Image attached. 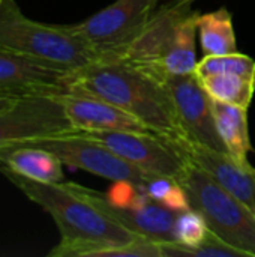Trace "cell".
Returning a JSON list of instances; mask_svg holds the SVG:
<instances>
[{
	"instance_id": "cell-1",
	"label": "cell",
	"mask_w": 255,
	"mask_h": 257,
	"mask_svg": "<svg viewBox=\"0 0 255 257\" xmlns=\"http://www.w3.org/2000/svg\"><path fill=\"white\" fill-rule=\"evenodd\" d=\"M0 172L54 220L60 241L50 257H164L161 244L117 224L89 203L72 182H38L3 166Z\"/></svg>"
},
{
	"instance_id": "cell-2",
	"label": "cell",
	"mask_w": 255,
	"mask_h": 257,
	"mask_svg": "<svg viewBox=\"0 0 255 257\" xmlns=\"http://www.w3.org/2000/svg\"><path fill=\"white\" fill-rule=\"evenodd\" d=\"M68 90L111 102L165 139L185 140L167 83L120 62L93 60L69 72Z\"/></svg>"
},
{
	"instance_id": "cell-3",
	"label": "cell",
	"mask_w": 255,
	"mask_h": 257,
	"mask_svg": "<svg viewBox=\"0 0 255 257\" xmlns=\"http://www.w3.org/2000/svg\"><path fill=\"white\" fill-rule=\"evenodd\" d=\"M194 3L195 0L165 2L125 45L96 60L120 62L164 83L173 75L194 74L200 15Z\"/></svg>"
},
{
	"instance_id": "cell-4",
	"label": "cell",
	"mask_w": 255,
	"mask_h": 257,
	"mask_svg": "<svg viewBox=\"0 0 255 257\" xmlns=\"http://www.w3.org/2000/svg\"><path fill=\"white\" fill-rule=\"evenodd\" d=\"M0 47L68 72L96 60L95 50L71 26L30 20L14 0H3L0 3Z\"/></svg>"
},
{
	"instance_id": "cell-5",
	"label": "cell",
	"mask_w": 255,
	"mask_h": 257,
	"mask_svg": "<svg viewBox=\"0 0 255 257\" xmlns=\"http://www.w3.org/2000/svg\"><path fill=\"white\" fill-rule=\"evenodd\" d=\"M188 203L210 232L246 257H255V217L210 173L189 161L179 179Z\"/></svg>"
},
{
	"instance_id": "cell-6",
	"label": "cell",
	"mask_w": 255,
	"mask_h": 257,
	"mask_svg": "<svg viewBox=\"0 0 255 257\" xmlns=\"http://www.w3.org/2000/svg\"><path fill=\"white\" fill-rule=\"evenodd\" d=\"M17 145L47 149L56 154L63 164L72 169H80L114 184L128 185L140 191L150 176L81 131L29 140Z\"/></svg>"
},
{
	"instance_id": "cell-7",
	"label": "cell",
	"mask_w": 255,
	"mask_h": 257,
	"mask_svg": "<svg viewBox=\"0 0 255 257\" xmlns=\"http://www.w3.org/2000/svg\"><path fill=\"white\" fill-rule=\"evenodd\" d=\"M84 134L147 175L167 176L179 182L191 161L179 143L150 131H95Z\"/></svg>"
},
{
	"instance_id": "cell-8",
	"label": "cell",
	"mask_w": 255,
	"mask_h": 257,
	"mask_svg": "<svg viewBox=\"0 0 255 257\" xmlns=\"http://www.w3.org/2000/svg\"><path fill=\"white\" fill-rule=\"evenodd\" d=\"M74 187L89 203L131 233L158 244L176 242L174 227L180 211L152 200L140 190H135L134 200L117 202L111 196L96 190H90L78 184H74Z\"/></svg>"
},
{
	"instance_id": "cell-9",
	"label": "cell",
	"mask_w": 255,
	"mask_h": 257,
	"mask_svg": "<svg viewBox=\"0 0 255 257\" xmlns=\"http://www.w3.org/2000/svg\"><path fill=\"white\" fill-rule=\"evenodd\" d=\"M72 131L59 93L24 95L0 108V149Z\"/></svg>"
},
{
	"instance_id": "cell-10",
	"label": "cell",
	"mask_w": 255,
	"mask_h": 257,
	"mask_svg": "<svg viewBox=\"0 0 255 257\" xmlns=\"http://www.w3.org/2000/svg\"><path fill=\"white\" fill-rule=\"evenodd\" d=\"M159 0H116L71 29L96 53V59L125 45L150 18Z\"/></svg>"
},
{
	"instance_id": "cell-11",
	"label": "cell",
	"mask_w": 255,
	"mask_h": 257,
	"mask_svg": "<svg viewBox=\"0 0 255 257\" xmlns=\"http://www.w3.org/2000/svg\"><path fill=\"white\" fill-rule=\"evenodd\" d=\"M167 86L173 96L176 114L185 140L227 154L216 130L212 98L207 95L197 75H173L167 80Z\"/></svg>"
},
{
	"instance_id": "cell-12",
	"label": "cell",
	"mask_w": 255,
	"mask_h": 257,
	"mask_svg": "<svg viewBox=\"0 0 255 257\" xmlns=\"http://www.w3.org/2000/svg\"><path fill=\"white\" fill-rule=\"evenodd\" d=\"M207 95L221 102L249 108L255 95V60L243 53L204 56L194 69Z\"/></svg>"
},
{
	"instance_id": "cell-13",
	"label": "cell",
	"mask_w": 255,
	"mask_h": 257,
	"mask_svg": "<svg viewBox=\"0 0 255 257\" xmlns=\"http://www.w3.org/2000/svg\"><path fill=\"white\" fill-rule=\"evenodd\" d=\"M68 71L0 47V90L20 95L63 93Z\"/></svg>"
},
{
	"instance_id": "cell-14",
	"label": "cell",
	"mask_w": 255,
	"mask_h": 257,
	"mask_svg": "<svg viewBox=\"0 0 255 257\" xmlns=\"http://www.w3.org/2000/svg\"><path fill=\"white\" fill-rule=\"evenodd\" d=\"M59 99L75 131H150L134 116L93 95L66 90L59 93Z\"/></svg>"
},
{
	"instance_id": "cell-15",
	"label": "cell",
	"mask_w": 255,
	"mask_h": 257,
	"mask_svg": "<svg viewBox=\"0 0 255 257\" xmlns=\"http://www.w3.org/2000/svg\"><path fill=\"white\" fill-rule=\"evenodd\" d=\"M188 154L189 160L210 173L255 217V167L234 161L228 154L203 148L186 140L176 142Z\"/></svg>"
},
{
	"instance_id": "cell-16",
	"label": "cell",
	"mask_w": 255,
	"mask_h": 257,
	"mask_svg": "<svg viewBox=\"0 0 255 257\" xmlns=\"http://www.w3.org/2000/svg\"><path fill=\"white\" fill-rule=\"evenodd\" d=\"M0 166L38 182H63L62 160L42 148L12 145L0 149Z\"/></svg>"
},
{
	"instance_id": "cell-17",
	"label": "cell",
	"mask_w": 255,
	"mask_h": 257,
	"mask_svg": "<svg viewBox=\"0 0 255 257\" xmlns=\"http://www.w3.org/2000/svg\"><path fill=\"white\" fill-rule=\"evenodd\" d=\"M212 110L218 134L227 154L243 166L251 164L248 158L252 151L248 126V108L212 99Z\"/></svg>"
},
{
	"instance_id": "cell-18",
	"label": "cell",
	"mask_w": 255,
	"mask_h": 257,
	"mask_svg": "<svg viewBox=\"0 0 255 257\" xmlns=\"http://www.w3.org/2000/svg\"><path fill=\"white\" fill-rule=\"evenodd\" d=\"M197 30L204 56H222L237 51L233 15L227 8L200 14Z\"/></svg>"
},
{
	"instance_id": "cell-19",
	"label": "cell",
	"mask_w": 255,
	"mask_h": 257,
	"mask_svg": "<svg viewBox=\"0 0 255 257\" xmlns=\"http://www.w3.org/2000/svg\"><path fill=\"white\" fill-rule=\"evenodd\" d=\"M161 248L164 257H246L245 253L228 245L213 232H209L206 239L194 247H186L179 242H165L161 244Z\"/></svg>"
},
{
	"instance_id": "cell-20",
	"label": "cell",
	"mask_w": 255,
	"mask_h": 257,
	"mask_svg": "<svg viewBox=\"0 0 255 257\" xmlns=\"http://www.w3.org/2000/svg\"><path fill=\"white\" fill-rule=\"evenodd\" d=\"M209 232L210 230L206 224V220L195 209L189 208L179 212L174 227L176 242L186 247H194L204 241Z\"/></svg>"
},
{
	"instance_id": "cell-21",
	"label": "cell",
	"mask_w": 255,
	"mask_h": 257,
	"mask_svg": "<svg viewBox=\"0 0 255 257\" xmlns=\"http://www.w3.org/2000/svg\"><path fill=\"white\" fill-rule=\"evenodd\" d=\"M21 96H24V95L0 90V108H3V107H6V105H9V104L15 102V101H17V99H20Z\"/></svg>"
},
{
	"instance_id": "cell-22",
	"label": "cell",
	"mask_w": 255,
	"mask_h": 257,
	"mask_svg": "<svg viewBox=\"0 0 255 257\" xmlns=\"http://www.w3.org/2000/svg\"><path fill=\"white\" fill-rule=\"evenodd\" d=\"M2 2H3V0H0V3H2Z\"/></svg>"
}]
</instances>
